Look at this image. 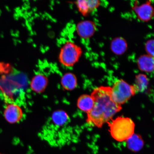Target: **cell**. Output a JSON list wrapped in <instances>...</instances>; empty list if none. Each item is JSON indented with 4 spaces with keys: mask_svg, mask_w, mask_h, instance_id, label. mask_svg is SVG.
<instances>
[{
    "mask_svg": "<svg viewBox=\"0 0 154 154\" xmlns=\"http://www.w3.org/2000/svg\"><path fill=\"white\" fill-rule=\"evenodd\" d=\"M91 96L94 101L93 108L87 113L86 122L91 126L101 128L122 109L121 106L113 101L111 88L101 86L95 88Z\"/></svg>",
    "mask_w": 154,
    "mask_h": 154,
    "instance_id": "obj_1",
    "label": "cell"
},
{
    "mask_svg": "<svg viewBox=\"0 0 154 154\" xmlns=\"http://www.w3.org/2000/svg\"><path fill=\"white\" fill-rule=\"evenodd\" d=\"M107 123L111 136L117 141H125L134 134V123L128 117H119Z\"/></svg>",
    "mask_w": 154,
    "mask_h": 154,
    "instance_id": "obj_2",
    "label": "cell"
},
{
    "mask_svg": "<svg viewBox=\"0 0 154 154\" xmlns=\"http://www.w3.org/2000/svg\"><path fill=\"white\" fill-rule=\"evenodd\" d=\"M82 48L72 41H67L61 48L59 54L60 63L66 67L74 66L82 55Z\"/></svg>",
    "mask_w": 154,
    "mask_h": 154,
    "instance_id": "obj_3",
    "label": "cell"
},
{
    "mask_svg": "<svg viewBox=\"0 0 154 154\" xmlns=\"http://www.w3.org/2000/svg\"><path fill=\"white\" fill-rule=\"evenodd\" d=\"M137 91L134 85H130L123 80L116 81L111 88V96L116 103L121 105L126 103Z\"/></svg>",
    "mask_w": 154,
    "mask_h": 154,
    "instance_id": "obj_4",
    "label": "cell"
},
{
    "mask_svg": "<svg viewBox=\"0 0 154 154\" xmlns=\"http://www.w3.org/2000/svg\"><path fill=\"white\" fill-rule=\"evenodd\" d=\"M23 115L21 107L14 103L8 105L4 111V116L6 120L11 124L19 122L22 118Z\"/></svg>",
    "mask_w": 154,
    "mask_h": 154,
    "instance_id": "obj_5",
    "label": "cell"
},
{
    "mask_svg": "<svg viewBox=\"0 0 154 154\" xmlns=\"http://www.w3.org/2000/svg\"><path fill=\"white\" fill-rule=\"evenodd\" d=\"M76 30L80 37L87 38L91 37L94 34L96 30V26L91 21H83L77 24Z\"/></svg>",
    "mask_w": 154,
    "mask_h": 154,
    "instance_id": "obj_6",
    "label": "cell"
},
{
    "mask_svg": "<svg viewBox=\"0 0 154 154\" xmlns=\"http://www.w3.org/2000/svg\"><path fill=\"white\" fill-rule=\"evenodd\" d=\"M48 84L47 77L41 73H38L32 79L30 86L32 91L37 93H41L45 91Z\"/></svg>",
    "mask_w": 154,
    "mask_h": 154,
    "instance_id": "obj_7",
    "label": "cell"
},
{
    "mask_svg": "<svg viewBox=\"0 0 154 154\" xmlns=\"http://www.w3.org/2000/svg\"><path fill=\"white\" fill-rule=\"evenodd\" d=\"M135 11L140 20L148 21L151 20L154 14L153 9L149 3L135 8Z\"/></svg>",
    "mask_w": 154,
    "mask_h": 154,
    "instance_id": "obj_8",
    "label": "cell"
},
{
    "mask_svg": "<svg viewBox=\"0 0 154 154\" xmlns=\"http://www.w3.org/2000/svg\"><path fill=\"white\" fill-rule=\"evenodd\" d=\"M94 101L91 96L84 94L80 96L77 101V106L81 110L89 112L93 108Z\"/></svg>",
    "mask_w": 154,
    "mask_h": 154,
    "instance_id": "obj_9",
    "label": "cell"
},
{
    "mask_svg": "<svg viewBox=\"0 0 154 154\" xmlns=\"http://www.w3.org/2000/svg\"><path fill=\"white\" fill-rule=\"evenodd\" d=\"M61 83L63 88L65 90L71 91L76 87V77L72 73H65L61 78Z\"/></svg>",
    "mask_w": 154,
    "mask_h": 154,
    "instance_id": "obj_10",
    "label": "cell"
},
{
    "mask_svg": "<svg viewBox=\"0 0 154 154\" xmlns=\"http://www.w3.org/2000/svg\"><path fill=\"white\" fill-rule=\"evenodd\" d=\"M137 63L140 70L143 72H151L153 70L154 59L151 56H142L138 59Z\"/></svg>",
    "mask_w": 154,
    "mask_h": 154,
    "instance_id": "obj_11",
    "label": "cell"
},
{
    "mask_svg": "<svg viewBox=\"0 0 154 154\" xmlns=\"http://www.w3.org/2000/svg\"><path fill=\"white\" fill-rule=\"evenodd\" d=\"M126 141L127 146L132 151H139L143 147V140L139 134H134Z\"/></svg>",
    "mask_w": 154,
    "mask_h": 154,
    "instance_id": "obj_12",
    "label": "cell"
},
{
    "mask_svg": "<svg viewBox=\"0 0 154 154\" xmlns=\"http://www.w3.org/2000/svg\"><path fill=\"white\" fill-rule=\"evenodd\" d=\"M111 48L112 51L116 54H122L126 51L127 44L124 38H117L112 42Z\"/></svg>",
    "mask_w": 154,
    "mask_h": 154,
    "instance_id": "obj_13",
    "label": "cell"
},
{
    "mask_svg": "<svg viewBox=\"0 0 154 154\" xmlns=\"http://www.w3.org/2000/svg\"><path fill=\"white\" fill-rule=\"evenodd\" d=\"M53 123L57 126H62L69 120V117L64 111L58 110L54 112L52 115Z\"/></svg>",
    "mask_w": 154,
    "mask_h": 154,
    "instance_id": "obj_14",
    "label": "cell"
},
{
    "mask_svg": "<svg viewBox=\"0 0 154 154\" xmlns=\"http://www.w3.org/2000/svg\"><path fill=\"white\" fill-rule=\"evenodd\" d=\"M149 84V79L146 75L140 74L136 77V84L134 85L137 92L143 91Z\"/></svg>",
    "mask_w": 154,
    "mask_h": 154,
    "instance_id": "obj_15",
    "label": "cell"
},
{
    "mask_svg": "<svg viewBox=\"0 0 154 154\" xmlns=\"http://www.w3.org/2000/svg\"><path fill=\"white\" fill-rule=\"evenodd\" d=\"M75 4L79 11L82 15H86L90 12L87 0L78 1Z\"/></svg>",
    "mask_w": 154,
    "mask_h": 154,
    "instance_id": "obj_16",
    "label": "cell"
},
{
    "mask_svg": "<svg viewBox=\"0 0 154 154\" xmlns=\"http://www.w3.org/2000/svg\"><path fill=\"white\" fill-rule=\"evenodd\" d=\"M146 50L148 53V55L153 57L154 41L153 40H149L146 44Z\"/></svg>",
    "mask_w": 154,
    "mask_h": 154,
    "instance_id": "obj_17",
    "label": "cell"
},
{
    "mask_svg": "<svg viewBox=\"0 0 154 154\" xmlns=\"http://www.w3.org/2000/svg\"><path fill=\"white\" fill-rule=\"evenodd\" d=\"M90 12L93 11L99 6L100 1L96 0H87Z\"/></svg>",
    "mask_w": 154,
    "mask_h": 154,
    "instance_id": "obj_18",
    "label": "cell"
},
{
    "mask_svg": "<svg viewBox=\"0 0 154 154\" xmlns=\"http://www.w3.org/2000/svg\"><path fill=\"white\" fill-rule=\"evenodd\" d=\"M0 154H1V153H0Z\"/></svg>",
    "mask_w": 154,
    "mask_h": 154,
    "instance_id": "obj_19",
    "label": "cell"
}]
</instances>
